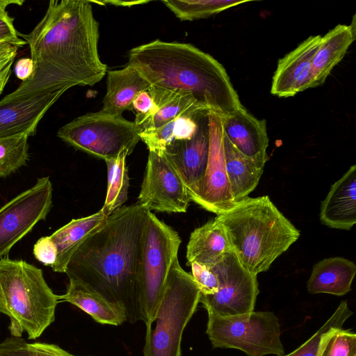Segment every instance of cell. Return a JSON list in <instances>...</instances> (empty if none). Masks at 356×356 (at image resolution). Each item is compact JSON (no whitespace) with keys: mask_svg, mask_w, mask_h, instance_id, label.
I'll use <instances>...</instances> for the list:
<instances>
[{"mask_svg":"<svg viewBox=\"0 0 356 356\" xmlns=\"http://www.w3.org/2000/svg\"><path fill=\"white\" fill-rule=\"evenodd\" d=\"M65 355L66 356H76V355H74L72 354H70V353L67 352L66 350H65Z\"/></svg>","mask_w":356,"mask_h":356,"instance_id":"41","label":"cell"},{"mask_svg":"<svg viewBox=\"0 0 356 356\" xmlns=\"http://www.w3.org/2000/svg\"><path fill=\"white\" fill-rule=\"evenodd\" d=\"M104 3H111L115 6H131L136 4H140L144 3H147V1H105Z\"/></svg>","mask_w":356,"mask_h":356,"instance_id":"40","label":"cell"},{"mask_svg":"<svg viewBox=\"0 0 356 356\" xmlns=\"http://www.w3.org/2000/svg\"><path fill=\"white\" fill-rule=\"evenodd\" d=\"M226 173L235 202L247 197L259 184L266 161L248 156L229 140L223 133Z\"/></svg>","mask_w":356,"mask_h":356,"instance_id":"22","label":"cell"},{"mask_svg":"<svg viewBox=\"0 0 356 356\" xmlns=\"http://www.w3.org/2000/svg\"><path fill=\"white\" fill-rule=\"evenodd\" d=\"M241 265L257 275L300 237V231L268 195L247 197L216 216Z\"/></svg>","mask_w":356,"mask_h":356,"instance_id":"4","label":"cell"},{"mask_svg":"<svg viewBox=\"0 0 356 356\" xmlns=\"http://www.w3.org/2000/svg\"><path fill=\"white\" fill-rule=\"evenodd\" d=\"M63 93L60 90L22 99L0 100V138L35 135L39 122Z\"/></svg>","mask_w":356,"mask_h":356,"instance_id":"15","label":"cell"},{"mask_svg":"<svg viewBox=\"0 0 356 356\" xmlns=\"http://www.w3.org/2000/svg\"><path fill=\"white\" fill-rule=\"evenodd\" d=\"M208 120L209 150L207 165L191 201L217 216L229 210L235 202L225 169L221 117L209 112Z\"/></svg>","mask_w":356,"mask_h":356,"instance_id":"13","label":"cell"},{"mask_svg":"<svg viewBox=\"0 0 356 356\" xmlns=\"http://www.w3.org/2000/svg\"><path fill=\"white\" fill-rule=\"evenodd\" d=\"M249 1L225 0H164L162 2L181 21L207 18Z\"/></svg>","mask_w":356,"mask_h":356,"instance_id":"29","label":"cell"},{"mask_svg":"<svg viewBox=\"0 0 356 356\" xmlns=\"http://www.w3.org/2000/svg\"><path fill=\"white\" fill-rule=\"evenodd\" d=\"M24 1L19 0H0V43H6L18 48L26 44V40L21 39L19 33L15 29L13 21L6 8L10 4L22 6Z\"/></svg>","mask_w":356,"mask_h":356,"instance_id":"34","label":"cell"},{"mask_svg":"<svg viewBox=\"0 0 356 356\" xmlns=\"http://www.w3.org/2000/svg\"><path fill=\"white\" fill-rule=\"evenodd\" d=\"M205 115H181L159 127L140 132V140L149 152L161 154L172 142L191 138L197 129L199 120Z\"/></svg>","mask_w":356,"mask_h":356,"instance_id":"27","label":"cell"},{"mask_svg":"<svg viewBox=\"0 0 356 356\" xmlns=\"http://www.w3.org/2000/svg\"><path fill=\"white\" fill-rule=\"evenodd\" d=\"M128 65L152 86L188 95L221 118L243 107L222 65L191 44L156 40L131 49Z\"/></svg>","mask_w":356,"mask_h":356,"instance_id":"3","label":"cell"},{"mask_svg":"<svg viewBox=\"0 0 356 356\" xmlns=\"http://www.w3.org/2000/svg\"><path fill=\"white\" fill-rule=\"evenodd\" d=\"M151 86L143 75L129 65L120 70H109L101 111L120 116L123 111L133 108V102L140 92L147 91Z\"/></svg>","mask_w":356,"mask_h":356,"instance_id":"21","label":"cell"},{"mask_svg":"<svg viewBox=\"0 0 356 356\" xmlns=\"http://www.w3.org/2000/svg\"><path fill=\"white\" fill-rule=\"evenodd\" d=\"M355 274L353 261L341 257L325 258L313 266L307 289L312 294L342 296L351 291Z\"/></svg>","mask_w":356,"mask_h":356,"instance_id":"23","label":"cell"},{"mask_svg":"<svg viewBox=\"0 0 356 356\" xmlns=\"http://www.w3.org/2000/svg\"><path fill=\"white\" fill-rule=\"evenodd\" d=\"M224 134L243 154L267 161L268 136L266 122L250 114L243 106L234 113L221 118Z\"/></svg>","mask_w":356,"mask_h":356,"instance_id":"19","label":"cell"},{"mask_svg":"<svg viewBox=\"0 0 356 356\" xmlns=\"http://www.w3.org/2000/svg\"><path fill=\"white\" fill-rule=\"evenodd\" d=\"M132 106L136 111L134 121L136 125L154 114L157 110V106L148 91L140 92L134 99Z\"/></svg>","mask_w":356,"mask_h":356,"instance_id":"38","label":"cell"},{"mask_svg":"<svg viewBox=\"0 0 356 356\" xmlns=\"http://www.w3.org/2000/svg\"><path fill=\"white\" fill-rule=\"evenodd\" d=\"M356 38V17L351 24H338L321 36L313 58L309 77L303 90L323 84L332 69L342 60Z\"/></svg>","mask_w":356,"mask_h":356,"instance_id":"17","label":"cell"},{"mask_svg":"<svg viewBox=\"0 0 356 356\" xmlns=\"http://www.w3.org/2000/svg\"><path fill=\"white\" fill-rule=\"evenodd\" d=\"M28 134L0 138V178L9 176L29 159Z\"/></svg>","mask_w":356,"mask_h":356,"instance_id":"31","label":"cell"},{"mask_svg":"<svg viewBox=\"0 0 356 356\" xmlns=\"http://www.w3.org/2000/svg\"><path fill=\"white\" fill-rule=\"evenodd\" d=\"M321 38L320 35H311L279 59L271 83L272 95L290 97L303 91Z\"/></svg>","mask_w":356,"mask_h":356,"instance_id":"16","label":"cell"},{"mask_svg":"<svg viewBox=\"0 0 356 356\" xmlns=\"http://www.w3.org/2000/svg\"><path fill=\"white\" fill-rule=\"evenodd\" d=\"M189 266L191 267V276L201 295H212L218 291L219 280L211 267L196 262H193Z\"/></svg>","mask_w":356,"mask_h":356,"instance_id":"35","label":"cell"},{"mask_svg":"<svg viewBox=\"0 0 356 356\" xmlns=\"http://www.w3.org/2000/svg\"><path fill=\"white\" fill-rule=\"evenodd\" d=\"M149 210L138 203L111 215L74 252L65 273L120 308L127 321H143L139 277Z\"/></svg>","mask_w":356,"mask_h":356,"instance_id":"2","label":"cell"},{"mask_svg":"<svg viewBox=\"0 0 356 356\" xmlns=\"http://www.w3.org/2000/svg\"><path fill=\"white\" fill-rule=\"evenodd\" d=\"M200 291L176 257L154 318L146 327L143 356H181L184 330L200 302Z\"/></svg>","mask_w":356,"mask_h":356,"instance_id":"6","label":"cell"},{"mask_svg":"<svg viewBox=\"0 0 356 356\" xmlns=\"http://www.w3.org/2000/svg\"><path fill=\"white\" fill-rule=\"evenodd\" d=\"M147 91L157 110L154 114L136 124L140 132L159 127L181 115L197 116L209 113L188 95L153 86Z\"/></svg>","mask_w":356,"mask_h":356,"instance_id":"25","label":"cell"},{"mask_svg":"<svg viewBox=\"0 0 356 356\" xmlns=\"http://www.w3.org/2000/svg\"><path fill=\"white\" fill-rule=\"evenodd\" d=\"M318 356H356V334L339 329L325 339Z\"/></svg>","mask_w":356,"mask_h":356,"instance_id":"33","label":"cell"},{"mask_svg":"<svg viewBox=\"0 0 356 356\" xmlns=\"http://www.w3.org/2000/svg\"><path fill=\"white\" fill-rule=\"evenodd\" d=\"M66 293L58 300L70 302L90 315L96 322L120 325L127 321L124 312L83 284L69 280Z\"/></svg>","mask_w":356,"mask_h":356,"instance_id":"26","label":"cell"},{"mask_svg":"<svg viewBox=\"0 0 356 356\" xmlns=\"http://www.w3.org/2000/svg\"><path fill=\"white\" fill-rule=\"evenodd\" d=\"M186 248L188 266L196 262L212 267L233 252L226 230L216 217L191 232Z\"/></svg>","mask_w":356,"mask_h":356,"instance_id":"20","label":"cell"},{"mask_svg":"<svg viewBox=\"0 0 356 356\" xmlns=\"http://www.w3.org/2000/svg\"><path fill=\"white\" fill-rule=\"evenodd\" d=\"M52 191L49 177H43L0 208V259L46 218L52 206Z\"/></svg>","mask_w":356,"mask_h":356,"instance_id":"11","label":"cell"},{"mask_svg":"<svg viewBox=\"0 0 356 356\" xmlns=\"http://www.w3.org/2000/svg\"><path fill=\"white\" fill-rule=\"evenodd\" d=\"M34 70V63L31 58H22L17 60L14 71L16 76L23 81L29 79Z\"/></svg>","mask_w":356,"mask_h":356,"instance_id":"39","label":"cell"},{"mask_svg":"<svg viewBox=\"0 0 356 356\" xmlns=\"http://www.w3.org/2000/svg\"><path fill=\"white\" fill-rule=\"evenodd\" d=\"M140 134L134 122L101 111L79 116L57 132L68 145L104 161L124 149L131 154L140 140Z\"/></svg>","mask_w":356,"mask_h":356,"instance_id":"9","label":"cell"},{"mask_svg":"<svg viewBox=\"0 0 356 356\" xmlns=\"http://www.w3.org/2000/svg\"><path fill=\"white\" fill-rule=\"evenodd\" d=\"M209 150V130L207 114L199 120L197 129L191 138L172 142L161 154L181 177L191 200L205 174Z\"/></svg>","mask_w":356,"mask_h":356,"instance_id":"14","label":"cell"},{"mask_svg":"<svg viewBox=\"0 0 356 356\" xmlns=\"http://www.w3.org/2000/svg\"><path fill=\"white\" fill-rule=\"evenodd\" d=\"M127 149L122 150L116 157L106 160L107 166V191L101 211L108 216L120 208L127 200L129 177L126 164Z\"/></svg>","mask_w":356,"mask_h":356,"instance_id":"28","label":"cell"},{"mask_svg":"<svg viewBox=\"0 0 356 356\" xmlns=\"http://www.w3.org/2000/svg\"><path fill=\"white\" fill-rule=\"evenodd\" d=\"M206 333L213 348L237 349L247 356L285 354L279 319L272 312L227 317L208 314Z\"/></svg>","mask_w":356,"mask_h":356,"instance_id":"7","label":"cell"},{"mask_svg":"<svg viewBox=\"0 0 356 356\" xmlns=\"http://www.w3.org/2000/svg\"><path fill=\"white\" fill-rule=\"evenodd\" d=\"M87 0H52L28 43L34 63L31 76L5 96L22 99L76 86H92L104 76L107 65L98 53L99 23Z\"/></svg>","mask_w":356,"mask_h":356,"instance_id":"1","label":"cell"},{"mask_svg":"<svg viewBox=\"0 0 356 356\" xmlns=\"http://www.w3.org/2000/svg\"><path fill=\"white\" fill-rule=\"evenodd\" d=\"M191 198L184 183L162 155L149 152L138 202L147 210L186 212Z\"/></svg>","mask_w":356,"mask_h":356,"instance_id":"12","label":"cell"},{"mask_svg":"<svg viewBox=\"0 0 356 356\" xmlns=\"http://www.w3.org/2000/svg\"><path fill=\"white\" fill-rule=\"evenodd\" d=\"M108 216L101 209L87 217L72 219L51 236L57 248V259L51 267L58 273H65L66 266L78 248L105 222Z\"/></svg>","mask_w":356,"mask_h":356,"instance_id":"24","label":"cell"},{"mask_svg":"<svg viewBox=\"0 0 356 356\" xmlns=\"http://www.w3.org/2000/svg\"><path fill=\"white\" fill-rule=\"evenodd\" d=\"M353 315L346 300L339 305L332 316L304 343L289 354L280 356H318L326 337L334 330L341 329L344 323Z\"/></svg>","mask_w":356,"mask_h":356,"instance_id":"30","label":"cell"},{"mask_svg":"<svg viewBox=\"0 0 356 356\" xmlns=\"http://www.w3.org/2000/svg\"><path fill=\"white\" fill-rule=\"evenodd\" d=\"M0 356H66L65 350L55 344L27 343L21 337H8L0 343Z\"/></svg>","mask_w":356,"mask_h":356,"instance_id":"32","label":"cell"},{"mask_svg":"<svg viewBox=\"0 0 356 356\" xmlns=\"http://www.w3.org/2000/svg\"><path fill=\"white\" fill-rule=\"evenodd\" d=\"M58 302L41 269L22 259H0V313L10 318L11 337H40L54 321Z\"/></svg>","mask_w":356,"mask_h":356,"instance_id":"5","label":"cell"},{"mask_svg":"<svg viewBox=\"0 0 356 356\" xmlns=\"http://www.w3.org/2000/svg\"><path fill=\"white\" fill-rule=\"evenodd\" d=\"M319 218L324 225L350 230L356 222V165H353L330 187L321 204Z\"/></svg>","mask_w":356,"mask_h":356,"instance_id":"18","label":"cell"},{"mask_svg":"<svg viewBox=\"0 0 356 356\" xmlns=\"http://www.w3.org/2000/svg\"><path fill=\"white\" fill-rule=\"evenodd\" d=\"M211 268L218 276L219 289L212 295L200 294V302L207 313L227 317L253 312L259 292L257 275L245 269L233 252Z\"/></svg>","mask_w":356,"mask_h":356,"instance_id":"10","label":"cell"},{"mask_svg":"<svg viewBox=\"0 0 356 356\" xmlns=\"http://www.w3.org/2000/svg\"><path fill=\"white\" fill-rule=\"evenodd\" d=\"M33 254L45 266L52 267L57 259V248L50 236L39 238L33 246Z\"/></svg>","mask_w":356,"mask_h":356,"instance_id":"37","label":"cell"},{"mask_svg":"<svg viewBox=\"0 0 356 356\" xmlns=\"http://www.w3.org/2000/svg\"><path fill=\"white\" fill-rule=\"evenodd\" d=\"M18 47L0 43V95L11 75V68L18 53Z\"/></svg>","mask_w":356,"mask_h":356,"instance_id":"36","label":"cell"},{"mask_svg":"<svg viewBox=\"0 0 356 356\" xmlns=\"http://www.w3.org/2000/svg\"><path fill=\"white\" fill-rule=\"evenodd\" d=\"M181 243L175 230L149 211L139 277L140 306L146 327L154 318Z\"/></svg>","mask_w":356,"mask_h":356,"instance_id":"8","label":"cell"}]
</instances>
